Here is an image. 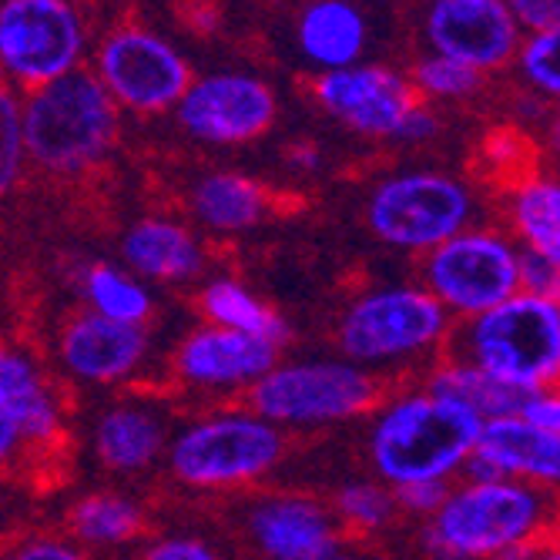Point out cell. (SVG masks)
Returning <instances> with one entry per match:
<instances>
[{"instance_id":"cell-22","label":"cell","mask_w":560,"mask_h":560,"mask_svg":"<svg viewBox=\"0 0 560 560\" xmlns=\"http://www.w3.org/2000/svg\"><path fill=\"white\" fill-rule=\"evenodd\" d=\"M0 413L21 436L47 440L58 433V406L50 402L34 363L11 346H0Z\"/></svg>"},{"instance_id":"cell-5","label":"cell","mask_w":560,"mask_h":560,"mask_svg":"<svg viewBox=\"0 0 560 560\" xmlns=\"http://www.w3.org/2000/svg\"><path fill=\"white\" fill-rule=\"evenodd\" d=\"M474 215V195L443 172H406L380 182L366 219L380 242L396 248H436L464 232Z\"/></svg>"},{"instance_id":"cell-35","label":"cell","mask_w":560,"mask_h":560,"mask_svg":"<svg viewBox=\"0 0 560 560\" xmlns=\"http://www.w3.org/2000/svg\"><path fill=\"white\" fill-rule=\"evenodd\" d=\"M144 560H219V557L212 553V547H206L201 540H182V537H175V540L155 544V547L148 550Z\"/></svg>"},{"instance_id":"cell-14","label":"cell","mask_w":560,"mask_h":560,"mask_svg":"<svg viewBox=\"0 0 560 560\" xmlns=\"http://www.w3.org/2000/svg\"><path fill=\"white\" fill-rule=\"evenodd\" d=\"M319 105L355 135L396 138L406 115L420 105L417 88L383 65H352L326 71L316 84Z\"/></svg>"},{"instance_id":"cell-20","label":"cell","mask_w":560,"mask_h":560,"mask_svg":"<svg viewBox=\"0 0 560 560\" xmlns=\"http://www.w3.org/2000/svg\"><path fill=\"white\" fill-rule=\"evenodd\" d=\"M121 252H125V262L135 272L148 279H162V282L188 279L201 266L198 242L182 225L162 222V219H144L131 225Z\"/></svg>"},{"instance_id":"cell-31","label":"cell","mask_w":560,"mask_h":560,"mask_svg":"<svg viewBox=\"0 0 560 560\" xmlns=\"http://www.w3.org/2000/svg\"><path fill=\"white\" fill-rule=\"evenodd\" d=\"M24 162V135H21V108L8 88H0V198H4Z\"/></svg>"},{"instance_id":"cell-1","label":"cell","mask_w":560,"mask_h":560,"mask_svg":"<svg viewBox=\"0 0 560 560\" xmlns=\"http://www.w3.org/2000/svg\"><path fill=\"white\" fill-rule=\"evenodd\" d=\"M423 544L446 560H493L514 547L560 544V493L524 480L450 490L430 517Z\"/></svg>"},{"instance_id":"cell-34","label":"cell","mask_w":560,"mask_h":560,"mask_svg":"<svg viewBox=\"0 0 560 560\" xmlns=\"http://www.w3.org/2000/svg\"><path fill=\"white\" fill-rule=\"evenodd\" d=\"M511 14H514L521 34L524 31L540 34V31H550L560 24V0H514Z\"/></svg>"},{"instance_id":"cell-40","label":"cell","mask_w":560,"mask_h":560,"mask_svg":"<svg viewBox=\"0 0 560 560\" xmlns=\"http://www.w3.org/2000/svg\"><path fill=\"white\" fill-rule=\"evenodd\" d=\"M547 141H550V151L560 159V112H557L553 121L547 125Z\"/></svg>"},{"instance_id":"cell-36","label":"cell","mask_w":560,"mask_h":560,"mask_svg":"<svg viewBox=\"0 0 560 560\" xmlns=\"http://www.w3.org/2000/svg\"><path fill=\"white\" fill-rule=\"evenodd\" d=\"M517 417L560 436V396H534V399H527V406Z\"/></svg>"},{"instance_id":"cell-39","label":"cell","mask_w":560,"mask_h":560,"mask_svg":"<svg viewBox=\"0 0 560 560\" xmlns=\"http://www.w3.org/2000/svg\"><path fill=\"white\" fill-rule=\"evenodd\" d=\"M24 436H21V430L4 417V413H0V464H4L8 460V456L18 450V443H21Z\"/></svg>"},{"instance_id":"cell-17","label":"cell","mask_w":560,"mask_h":560,"mask_svg":"<svg viewBox=\"0 0 560 560\" xmlns=\"http://www.w3.org/2000/svg\"><path fill=\"white\" fill-rule=\"evenodd\" d=\"M474 453L493 464L503 477L550 490L560 487V436L527 423L524 417L483 423Z\"/></svg>"},{"instance_id":"cell-29","label":"cell","mask_w":560,"mask_h":560,"mask_svg":"<svg viewBox=\"0 0 560 560\" xmlns=\"http://www.w3.org/2000/svg\"><path fill=\"white\" fill-rule=\"evenodd\" d=\"M517 61H521V78L530 91L560 101V24L530 34L517 50Z\"/></svg>"},{"instance_id":"cell-24","label":"cell","mask_w":560,"mask_h":560,"mask_svg":"<svg viewBox=\"0 0 560 560\" xmlns=\"http://www.w3.org/2000/svg\"><path fill=\"white\" fill-rule=\"evenodd\" d=\"M430 393L467 406V410H474L483 423L503 420V417H517L527 406V399H534V396H527V393H521L514 386H503V383L490 380L487 373H480L474 366L450 363V360L433 373Z\"/></svg>"},{"instance_id":"cell-42","label":"cell","mask_w":560,"mask_h":560,"mask_svg":"<svg viewBox=\"0 0 560 560\" xmlns=\"http://www.w3.org/2000/svg\"><path fill=\"white\" fill-rule=\"evenodd\" d=\"M316 560H349V557H336V553H326V557H316Z\"/></svg>"},{"instance_id":"cell-7","label":"cell","mask_w":560,"mask_h":560,"mask_svg":"<svg viewBox=\"0 0 560 560\" xmlns=\"http://www.w3.org/2000/svg\"><path fill=\"white\" fill-rule=\"evenodd\" d=\"M376 383L352 363H292L269 370L252 406L266 423H332L370 410Z\"/></svg>"},{"instance_id":"cell-32","label":"cell","mask_w":560,"mask_h":560,"mask_svg":"<svg viewBox=\"0 0 560 560\" xmlns=\"http://www.w3.org/2000/svg\"><path fill=\"white\" fill-rule=\"evenodd\" d=\"M339 511L355 527H383L393 514V493L373 483H352L339 490Z\"/></svg>"},{"instance_id":"cell-26","label":"cell","mask_w":560,"mask_h":560,"mask_svg":"<svg viewBox=\"0 0 560 560\" xmlns=\"http://www.w3.org/2000/svg\"><path fill=\"white\" fill-rule=\"evenodd\" d=\"M206 313L212 316V323L219 329H232V332H242V336H252V339H262V342H282L285 339V323L262 305L256 295L248 289H242L238 282H229V279H219L206 289Z\"/></svg>"},{"instance_id":"cell-25","label":"cell","mask_w":560,"mask_h":560,"mask_svg":"<svg viewBox=\"0 0 560 560\" xmlns=\"http://www.w3.org/2000/svg\"><path fill=\"white\" fill-rule=\"evenodd\" d=\"M101 464L112 470H141L162 450V427L144 410H112L94 430Z\"/></svg>"},{"instance_id":"cell-10","label":"cell","mask_w":560,"mask_h":560,"mask_svg":"<svg viewBox=\"0 0 560 560\" xmlns=\"http://www.w3.org/2000/svg\"><path fill=\"white\" fill-rule=\"evenodd\" d=\"M282 453L272 423L259 417H219L185 430L172 446V470L195 487H229L262 477Z\"/></svg>"},{"instance_id":"cell-2","label":"cell","mask_w":560,"mask_h":560,"mask_svg":"<svg viewBox=\"0 0 560 560\" xmlns=\"http://www.w3.org/2000/svg\"><path fill=\"white\" fill-rule=\"evenodd\" d=\"M450 363L527 396H560V305L517 292L453 332Z\"/></svg>"},{"instance_id":"cell-21","label":"cell","mask_w":560,"mask_h":560,"mask_svg":"<svg viewBox=\"0 0 560 560\" xmlns=\"http://www.w3.org/2000/svg\"><path fill=\"white\" fill-rule=\"evenodd\" d=\"M506 219L521 248L560 269V182L534 175L506 191Z\"/></svg>"},{"instance_id":"cell-37","label":"cell","mask_w":560,"mask_h":560,"mask_svg":"<svg viewBox=\"0 0 560 560\" xmlns=\"http://www.w3.org/2000/svg\"><path fill=\"white\" fill-rule=\"evenodd\" d=\"M436 131H440L436 115L427 112L423 105H417L410 115H406V121H402V128L396 131V138H402V141H427V138H433Z\"/></svg>"},{"instance_id":"cell-13","label":"cell","mask_w":560,"mask_h":560,"mask_svg":"<svg viewBox=\"0 0 560 560\" xmlns=\"http://www.w3.org/2000/svg\"><path fill=\"white\" fill-rule=\"evenodd\" d=\"M175 108L188 135L212 144H238L272 128L276 94L252 74H209L191 81Z\"/></svg>"},{"instance_id":"cell-23","label":"cell","mask_w":560,"mask_h":560,"mask_svg":"<svg viewBox=\"0 0 560 560\" xmlns=\"http://www.w3.org/2000/svg\"><path fill=\"white\" fill-rule=\"evenodd\" d=\"M195 215L206 222L209 229L219 232H242L248 225H256L266 212V195L262 188L232 172H219L201 178L195 195H191Z\"/></svg>"},{"instance_id":"cell-4","label":"cell","mask_w":560,"mask_h":560,"mask_svg":"<svg viewBox=\"0 0 560 560\" xmlns=\"http://www.w3.org/2000/svg\"><path fill=\"white\" fill-rule=\"evenodd\" d=\"M24 155L40 168L74 175L112 151L118 138V108L94 74L71 71L34 91L21 112Z\"/></svg>"},{"instance_id":"cell-30","label":"cell","mask_w":560,"mask_h":560,"mask_svg":"<svg viewBox=\"0 0 560 560\" xmlns=\"http://www.w3.org/2000/svg\"><path fill=\"white\" fill-rule=\"evenodd\" d=\"M413 78H417V88L433 97H470L487 84V78L480 71H474L467 65H456L450 58H440V55L423 58L417 65Z\"/></svg>"},{"instance_id":"cell-38","label":"cell","mask_w":560,"mask_h":560,"mask_svg":"<svg viewBox=\"0 0 560 560\" xmlns=\"http://www.w3.org/2000/svg\"><path fill=\"white\" fill-rule=\"evenodd\" d=\"M11 560H84L74 547L58 544V540H34L27 547H21Z\"/></svg>"},{"instance_id":"cell-6","label":"cell","mask_w":560,"mask_h":560,"mask_svg":"<svg viewBox=\"0 0 560 560\" xmlns=\"http://www.w3.org/2000/svg\"><path fill=\"white\" fill-rule=\"evenodd\" d=\"M427 292L446 313L464 319L483 316L521 292L517 242L493 229L460 232L456 238L430 248L423 262Z\"/></svg>"},{"instance_id":"cell-19","label":"cell","mask_w":560,"mask_h":560,"mask_svg":"<svg viewBox=\"0 0 560 560\" xmlns=\"http://www.w3.org/2000/svg\"><path fill=\"white\" fill-rule=\"evenodd\" d=\"M299 47L326 71L352 68L366 47V18L342 0H319L299 18Z\"/></svg>"},{"instance_id":"cell-27","label":"cell","mask_w":560,"mask_h":560,"mask_svg":"<svg viewBox=\"0 0 560 560\" xmlns=\"http://www.w3.org/2000/svg\"><path fill=\"white\" fill-rule=\"evenodd\" d=\"M84 292L94 313L115 323L141 326V319L151 313V295L115 266H91L84 276Z\"/></svg>"},{"instance_id":"cell-18","label":"cell","mask_w":560,"mask_h":560,"mask_svg":"<svg viewBox=\"0 0 560 560\" xmlns=\"http://www.w3.org/2000/svg\"><path fill=\"white\" fill-rule=\"evenodd\" d=\"M252 534L272 560H316L332 553V524L310 500H266L252 514Z\"/></svg>"},{"instance_id":"cell-41","label":"cell","mask_w":560,"mask_h":560,"mask_svg":"<svg viewBox=\"0 0 560 560\" xmlns=\"http://www.w3.org/2000/svg\"><path fill=\"white\" fill-rule=\"evenodd\" d=\"M537 560H560V544H553V547L540 550V557H537Z\"/></svg>"},{"instance_id":"cell-9","label":"cell","mask_w":560,"mask_h":560,"mask_svg":"<svg viewBox=\"0 0 560 560\" xmlns=\"http://www.w3.org/2000/svg\"><path fill=\"white\" fill-rule=\"evenodd\" d=\"M84 47L81 18L65 0H8L0 4V68L44 88L78 71Z\"/></svg>"},{"instance_id":"cell-16","label":"cell","mask_w":560,"mask_h":560,"mask_svg":"<svg viewBox=\"0 0 560 560\" xmlns=\"http://www.w3.org/2000/svg\"><path fill=\"white\" fill-rule=\"evenodd\" d=\"M178 370L201 386H229L248 380L259 383L269 370H276V346L212 326L185 339Z\"/></svg>"},{"instance_id":"cell-28","label":"cell","mask_w":560,"mask_h":560,"mask_svg":"<svg viewBox=\"0 0 560 560\" xmlns=\"http://www.w3.org/2000/svg\"><path fill=\"white\" fill-rule=\"evenodd\" d=\"M71 524H74V534L81 540H91V544H121V540H131L141 527V511L118 497V493H97V497H84L74 514H71Z\"/></svg>"},{"instance_id":"cell-3","label":"cell","mask_w":560,"mask_h":560,"mask_svg":"<svg viewBox=\"0 0 560 560\" xmlns=\"http://www.w3.org/2000/svg\"><path fill=\"white\" fill-rule=\"evenodd\" d=\"M483 420L467 406L420 393L393 402L370 436V456L393 487L443 480L467 464Z\"/></svg>"},{"instance_id":"cell-11","label":"cell","mask_w":560,"mask_h":560,"mask_svg":"<svg viewBox=\"0 0 560 560\" xmlns=\"http://www.w3.org/2000/svg\"><path fill=\"white\" fill-rule=\"evenodd\" d=\"M97 81L131 112L155 115L178 105L191 71L178 50L144 27H118L97 47Z\"/></svg>"},{"instance_id":"cell-12","label":"cell","mask_w":560,"mask_h":560,"mask_svg":"<svg viewBox=\"0 0 560 560\" xmlns=\"http://www.w3.org/2000/svg\"><path fill=\"white\" fill-rule=\"evenodd\" d=\"M423 31L440 58L480 74L506 68L524 44L506 0H436L427 11Z\"/></svg>"},{"instance_id":"cell-15","label":"cell","mask_w":560,"mask_h":560,"mask_svg":"<svg viewBox=\"0 0 560 560\" xmlns=\"http://www.w3.org/2000/svg\"><path fill=\"white\" fill-rule=\"evenodd\" d=\"M144 355L141 326L115 323L97 313H84L68 323L61 336V360L65 366L91 383H112L128 376Z\"/></svg>"},{"instance_id":"cell-33","label":"cell","mask_w":560,"mask_h":560,"mask_svg":"<svg viewBox=\"0 0 560 560\" xmlns=\"http://www.w3.org/2000/svg\"><path fill=\"white\" fill-rule=\"evenodd\" d=\"M446 497H450L446 480H423V483H402V487H396L393 503H399L402 511H410V514L433 517L443 506Z\"/></svg>"},{"instance_id":"cell-8","label":"cell","mask_w":560,"mask_h":560,"mask_svg":"<svg viewBox=\"0 0 560 560\" xmlns=\"http://www.w3.org/2000/svg\"><path fill=\"white\" fill-rule=\"evenodd\" d=\"M446 319V310L427 289H380L346 313L339 346L355 363H386L440 342Z\"/></svg>"}]
</instances>
